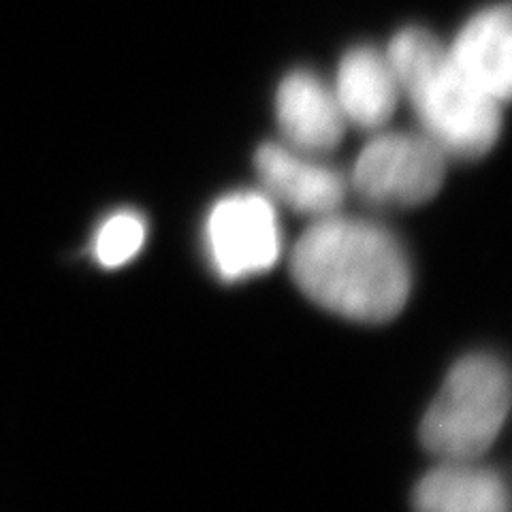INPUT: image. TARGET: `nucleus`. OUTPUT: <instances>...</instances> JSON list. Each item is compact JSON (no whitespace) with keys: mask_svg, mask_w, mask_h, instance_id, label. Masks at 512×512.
<instances>
[{"mask_svg":"<svg viewBox=\"0 0 512 512\" xmlns=\"http://www.w3.org/2000/svg\"><path fill=\"white\" fill-rule=\"evenodd\" d=\"M297 286L320 308L359 323H387L406 306L410 263L397 237L376 222L316 218L291 256Z\"/></svg>","mask_w":512,"mask_h":512,"instance_id":"f257e3e1","label":"nucleus"},{"mask_svg":"<svg viewBox=\"0 0 512 512\" xmlns=\"http://www.w3.org/2000/svg\"><path fill=\"white\" fill-rule=\"evenodd\" d=\"M387 58L423 133L446 156L487 154L502 131V103L461 73L446 47L425 28L399 30Z\"/></svg>","mask_w":512,"mask_h":512,"instance_id":"f03ea898","label":"nucleus"},{"mask_svg":"<svg viewBox=\"0 0 512 512\" xmlns=\"http://www.w3.org/2000/svg\"><path fill=\"white\" fill-rule=\"evenodd\" d=\"M510 410L506 365L489 355L461 359L448 372L421 423V440L440 461H478L498 440Z\"/></svg>","mask_w":512,"mask_h":512,"instance_id":"7ed1b4c3","label":"nucleus"},{"mask_svg":"<svg viewBox=\"0 0 512 512\" xmlns=\"http://www.w3.org/2000/svg\"><path fill=\"white\" fill-rule=\"evenodd\" d=\"M446 158L425 133H382L357 156L350 184L367 203L414 207L436 197Z\"/></svg>","mask_w":512,"mask_h":512,"instance_id":"20e7f679","label":"nucleus"},{"mask_svg":"<svg viewBox=\"0 0 512 512\" xmlns=\"http://www.w3.org/2000/svg\"><path fill=\"white\" fill-rule=\"evenodd\" d=\"M203 237L207 259L224 282L265 274L282 252L276 203L265 192H231L207 214Z\"/></svg>","mask_w":512,"mask_h":512,"instance_id":"39448f33","label":"nucleus"},{"mask_svg":"<svg viewBox=\"0 0 512 512\" xmlns=\"http://www.w3.org/2000/svg\"><path fill=\"white\" fill-rule=\"evenodd\" d=\"M254 163L265 195L274 203L314 220L340 212L348 188L344 175L318 163L312 154L286 143H263Z\"/></svg>","mask_w":512,"mask_h":512,"instance_id":"423d86ee","label":"nucleus"},{"mask_svg":"<svg viewBox=\"0 0 512 512\" xmlns=\"http://www.w3.org/2000/svg\"><path fill=\"white\" fill-rule=\"evenodd\" d=\"M276 116L286 146L306 154L333 150L342 141L346 126L333 88L312 71H293L282 79Z\"/></svg>","mask_w":512,"mask_h":512,"instance_id":"0eeeda50","label":"nucleus"},{"mask_svg":"<svg viewBox=\"0 0 512 512\" xmlns=\"http://www.w3.org/2000/svg\"><path fill=\"white\" fill-rule=\"evenodd\" d=\"M468 79L502 105L512 88V28L508 5L480 9L446 47Z\"/></svg>","mask_w":512,"mask_h":512,"instance_id":"6e6552de","label":"nucleus"},{"mask_svg":"<svg viewBox=\"0 0 512 512\" xmlns=\"http://www.w3.org/2000/svg\"><path fill=\"white\" fill-rule=\"evenodd\" d=\"M333 94L344 120L367 131L387 124L402 96L387 52L370 45L352 47L342 56Z\"/></svg>","mask_w":512,"mask_h":512,"instance_id":"1a4fd4ad","label":"nucleus"},{"mask_svg":"<svg viewBox=\"0 0 512 512\" xmlns=\"http://www.w3.org/2000/svg\"><path fill=\"white\" fill-rule=\"evenodd\" d=\"M416 512H508L504 478L478 461H442L414 489Z\"/></svg>","mask_w":512,"mask_h":512,"instance_id":"9d476101","label":"nucleus"},{"mask_svg":"<svg viewBox=\"0 0 512 512\" xmlns=\"http://www.w3.org/2000/svg\"><path fill=\"white\" fill-rule=\"evenodd\" d=\"M146 220L133 210H120L107 216L94 233L92 254L99 265L116 269L133 261L146 242Z\"/></svg>","mask_w":512,"mask_h":512,"instance_id":"9b49d317","label":"nucleus"}]
</instances>
